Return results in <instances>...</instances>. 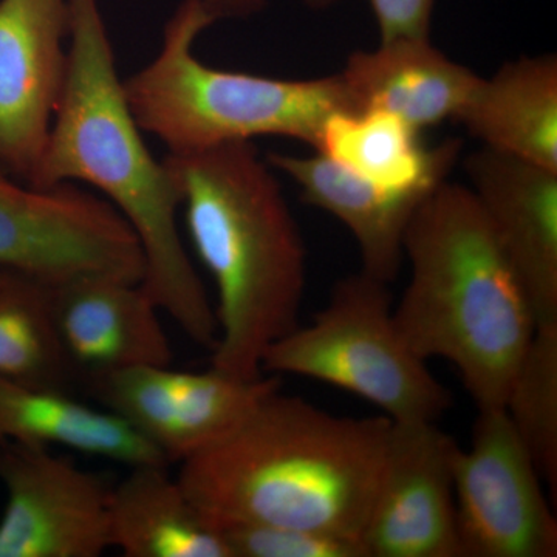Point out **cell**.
<instances>
[{
    "label": "cell",
    "mask_w": 557,
    "mask_h": 557,
    "mask_svg": "<svg viewBox=\"0 0 557 557\" xmlns=\"http://www.w3.org/2000/svg\"><path fill=\"white\" fill-rule=\"evenodd\" d=\"M69 69L28 185L86 183L123 215L145 255L141 287L190 341L214 350L218 317L178 230L182 194L150 152L116 69L98 0H69Z\"/></svg>",
    "instance_id": "obj_1"
},
{
    "label": "cell",
    "mask_w": 557,
    "mask_h": 557,
    "mask_svg": "<svg viewBox=\"0 0 557 557\" xmlns=\"http://www.w3.org/2000/svg\"><path fill=\"white\" fill-rule=\"evenodd\" d=\"M391 428L387 417L335 416L276 388L182 461L177 479L211 525L304 528L362 545Z\"/></svg>",
    "instance_id": "obj_2"
},
{
    "label": "cell",
    "mask_w": 557,
    "mask_h": 557,
    "mask_svg": "<svg viewBox=\"0 0 557 557\" xmlns=\"http://www.w3.org/2000/svg\"><path fill=\"white\" fill-rule=\"evenodd\" d=\"M190 244L218 288L212 369L263 375L276 341L300 324L307 248L276 171L252 141L168 153Z\"/></svg>",
    "instance_id": "obj_3"
},
{
    "label": "cell",
    "mask_w": 557,
    "mask_h": 557,
    "mask_svg": "<svg viewBox=\"0 0 557 557\" xmlns=\"http://www.w3.org/2000/svg\"><path fill=\"white\" fill-rule=\"evenodd\" d=\"M403 256L409 282L394 306L403 339L424 361L450 362L478 410L504 409L537 321L469 186L446 180L429 194Z\"/></svg>",
    "instance_id": "obj_4"
},
{
    "label": "cell",
    "mask_w": 557,
    "mask_h": 557,
    "mask_svg": "<svg viewBox=\"0 0 557 557\" xmlns=\"http://www.w3.org/2000/svg\"><path fill=\"white\" fill-rule=\"evenodd\" d=\"M215 22L203 0L180 3L159 53L123 81L141 131L172 156L267 135L318 149L330 116L350 112L339 73L281 79L211 67L196 57L194 46Z\"/></svg>",
    "instance_id": "obj_5"
},
{
    "label": "cell",
    "mask_w": 557,
    "mask_h": 557,
    "mask_svg": "<svg viewBox=\"0 0 557 557\" xmlns=\"http://www.w3.org/2000/svg\"><path fill=\"white\" fill-rule=\"evenodd\" d=\"M388 285L362 270L341 278L309 324L267 350L262 372L350 392L395 423L438 421L453 394L403 339Z\"/></svg>",
    "instance_id": "obj_6"
},
{
    "label": "cell",
    "mask_w": 557,
    "mask_h": 557,
    "mask_svg": "<svg viewBox=\"0 0 557 557\" xmlns=\"http://www.w3.org/2000/svg\"><path fill=\"white\" fill-rule=\"evenodd\" d=\"M0 270L57 289L86 278L141 284L146 262L104 197L72 182L39 188L0 168Z\"/></svg>",
    "instance_id": "obj_7"
},
{
    "label": "cell",
    "mask_w": 557,
    "mask_h": 557,
    "mask_svg": "<svg viewBox=\"0 0 557 557\" xmlns=\"http://www.w3.org/2000/svg\"><path fill=\"white\" fill-rule=\"evenodd\" d=\"M544 480L504 409L478 410L454 474L463 557H556L557 520Z\"/></svg>",
    "instance_id": "obj_8"
},
{
    "label": "cell",
    "mask_w": 557,
    "mask_h": 557,
    "mask_svg": "<svg viewBox=\"0 0 557 557\" xmlns=\"http://www.w3.org/2000/svg\"><path fill=\"white\" fill-rule=\"evenodd\" d=\"M0 557H98L110 547L112 486L46 446L0 445Z\"/></svg>",
    "instance_id": "obj_9"
},
{
    "label": "cell",
    "mask_w": 557,
    "mask_h": 557,
    "mask_svg": "<svg viewBox=\"0 0 557 557\" xmlns=\"http://www.w3.org/2000/svg\"><path fill=\"white\" fill-rule=\"evenodd\" d=\"M86 383L104 409L123 418L170 463L207 449L282 387L281 376L270 373L239 380L212 368L196 373L171 366L119 370Z\"/></svg>",
    "instance_id": "obj_10"
},
{
    "label": "cell",
    "mask_w": 557,
    "mask_h": 557,
    "mask_svg": "<svg viewBox=\"0 0 557 557\" xmlns=\"http://www.w3.org/2000/svg\"><path fill=\"white\" fill-rule=\"evenodd\" d=\"M460 449L437 421H392L366 557H463L454 491Z\"/></svg>",
    "instance_id": "obj_11"
},
{
    "label": "cell",
    "mask_w": 557,
    "mask_h": 557,
    "mask_svg": "<svg viewBox=\"0 0 557 557\" xmlns=\"http://www.w3.org/2000/svg\"><path fill=\"white\" fill-rule=\"evenodd\" d=\"M69 0H0V168L30 183L69 69Z\"/></svg>",
    "instance_id": "obj_12"
},
{
    "label": "cell",
    "mask_w": 557,
    "mask_h": 557,
    "mask_svg": "<svg viewBox=\"0 0 557 557\" xmlns=\"http://www.w3.org/2000/svg\"><path fill=\"white\" fill-rule=\"evenodd\" d=\"M465 172L537 325L557 324V172L485 146Z\"/></svg>",
    "instance_id": "obj_13"
},
{
    "label": "cell",
    "mask_w": 557,
    "mask_h": 557,
    "mask_svg": "<svg viewBox=\"0 0 557 557\" xmlns=\"http://www.w3.org/2000/svg\"><path fill=\"white\" fill-rule=\"evenodd\" d=\"M62 346L84 381L143 366H171L160 309L141 284L86 278L51 289Z\"/></svg>",
    "instance_id": "obj_14"
},
{
    "label": "cell",
    "mask_w": 557,
    "mask_h": 557,
    "mask_svg": "<svg viewBox=\"0 0 557 557\" xmlns=\"http://www.w3.org/2000/svg\"><path fill=\"white\" fill-rule=\"evenodd\" d=\"M339 76L351 113L381 110L418 132L457 121L482 81L431 39H395L375 50L354 51Z\"/></svg>",
    "instance_id": "obj_15"
},
{
    "label": "cell",
    "mask_w": 557,
    "mask_h": 557,
    "mask_svg": "<svg viewBox=\"0 0 557 557\" xmlns=\"http://www.w3.org/2000/svg\"><path fill=\"white\" fill-rule=\"evenodd\" d=\"M265 159L296 183L300 199L346 226L357 242L364 273L387 284L397 278L406 231L432 190L381 189L319 152L304 157L271 152Z\"/></svg>",
    "instance_id": "obj_16"
},
{
    "label": "cell",
    "mask_w": 557,
    "mask_h": 557,
    "mask_svg": "<svg viewBox=\"0 0 557 557\" xmlns=\"http://www.w3.org/2000/svg\"><path fill=\"white\" fill-rule=\"evenodd\" d=\"M485 148L557 172V57H522L482 78L458 116Z\"/></svg>",
    "instance_id": "obj_17"
},
{
    "label": "cell",
    "mask_w": 557,
    "mask_h": 557,
    "mask_svg": "<svg viewBox=\"0 0 557 557\" xmlns=\"http://www.w3.org/2000/svg\"><path fill=\"white\" fill-rule=\"evenodd\" d=\"M61 446L127 468L170 467L156 446L108 409H95L70 392L0 379V445Z\"/></svg>",
    "instance_id": "obj_18"
},
{
    "label": "cell",
    "mask_w": 557,
    "mask_h": 557,
    "mask_svg": "<svg viewBox=\"0 0 557 557\" xmlns=\"http://www.w3.org/2000/svg\"><path fill=\"white\" fill-rule=\"evenodd\" d=\"M461 148L460 138L426 146L421 132L406 121L381 110H364L330 116L317 152L381 189L416 193L434 190L446 182Z\"/></svg>",
    "instance_id": "obj_19"
},
{
    "label": "cell",
    "mask_w": 557,
    "mask_h": 557,
    "mask_svg": "<svg viewBox=\"0 0 557 557\" xmlns=\"http://www.w3.org/2000/svg\"><path fill=\"white\" fill-rule=\"evenodd\" d=\"M110 547L126 557H231L168 467L131 468L110 494Z\"/></svg>",
    "instance_id": "obj_20"
},
{
    "label": "cell",
    "mask_w": 557,
    "mask_h": 557,
    "mask_svg": "<svg viewBox=\"0 0 557 557\" xmlns=\"http://www.w3.org/2000/svg\"><path fill=\"white\" fill-rule=\"evenodd\" d=\"M0 379L62 392L79 380L62 346L51 289L16 274L0 288Z\"/></svg>",
    "instance_id": "obj_21"
},
{
    "label": "cell",
    "mask_w": 557,
    "mask_h": 557,
    "mask_svg": "<svg viewBox=\"0 0 557 557\" xmlns=\"http://www.w3.org/2000/svg\"><path fill=\"white\" fill-rule=\"evenodd\" d=\"M504 412L556 494L557 324L537 325L509 383Z\"/></svg>",
    "instance_id": "obj_22"
},
{
    "label": "cell",
    "mask_w": 557,
    "mask_h": 557,
    "mask_svg": "<svg viewBox=\"0 0 557 557\" xmlns=\"http://www.w3.org/2000/svg\"><path fill=\"white\" fill-rule=\"evenodd\" d=\"M231 557H366L357 541L269 523H220Z\"/></svg>",
    "instance_id": "obj_23"
},
{
    "label": "cell",
    "mask_w": 557,
    "mask_h": 557,
    "mask_svg": "<svg viewBox=\"0 0 557 557\" xmlns=\"http://www.w3.org/2000/svg\"><path fill=\"white\" fill-rule=\"evenodd\" d=\"M380 30V42L429 39L435 0H369Z\"/></svg>",
    "instance_id": "obj_24"
},
{
    "label": "cell",
    "mask_w": 557,
    "mask_h": 557,
    "mask_svg": "<svg viewBox=\"0 0 557 557\" xmlns=\"http://www.w3.org/2000/svg\"><path fill=\"white\" fill-rule=\"evenodd\" d=\"M302 2L311 10L321 11L336 5L339 0H302ZM203 3L218 21L252 16L265 7V0H203Z\"/></svg>",
    "instance_id": "obj_25"
},
{
    "label": "cell",
    "mask_w": 557,
    "mask_h": 557,
    "mask_svg": "<svg viewBox=\"0 0 557 557\" xmlns=\"http://www.w3.org/2000/svg\"><path fill=\"white\" fill-rule=\"evenodd\" d=\"M11 276H13V274L9 273V271L0 270V288L9 282Z\"/></svg>",
    "instance_id": "obj_26"
}]
</instances>
